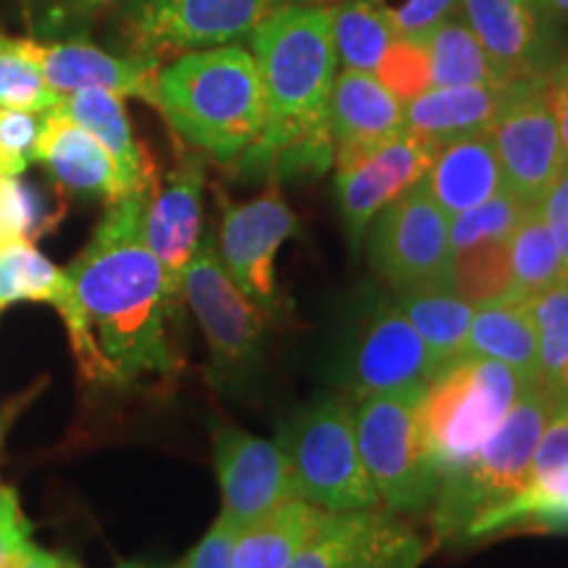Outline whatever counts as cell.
Returning <instances> with one entry per match:
<instances>
[{
    "label": "cell",
    "mask_w": 568,
    "mask_h": 568,
    "mask_svg": "<svg viewBox=\"0 0 568 568\" xmlns=\"http://www.w3.org/2000/svg\"><path fill=\"white\" fill-rule=\"evenodd\" d=\"M182 297L201 324L219 374L240 379L258 364L266 329L261 314L264 308H258L226 274L213 230L203 232L201 245L184 272Z\"/></svg>",
    "instance_id": "10"
},
{
    "label": "cell",
    "mask_w": 568,
    "mask_h": 568,
    "mask_svg": "<svg viewBox=\"0 0 568 568\" xmlns=\"http://www.w3.org/2000/svg\"><path fill=\"white\" fill-rule=\"evenodd\" d=\"M124 0H27L34 38L80 40L95 21L116 11Z\"/></svg>",
    "instance_id": "37"
},
{
    "label": "cell",
    "mask_w": 568,
    "mask_h": 568,
    "mask_svg": "<svg viewBox=\"0 0 568 568\" xmlns=\"http://www.w3.org/2000/svg\"><path fill=\"white\" fill-rule=\"evenodd\" d=\"M406 130V103L366 71L345 69L329 95V134L335 155L358 153Z\"/></svg>",
    "instance_id": "20"
},
{
    "label": "cell",
    "mask_w": 568,
    "mask_h": 568,
    "mask_svg": "<svg viewBox=\"0 0 568 568\" xmlns=\"http://www.w3.org/2000/svg\"><path fill=\"white\" fill-rule=\"evenodd\" d=\"M13 568H80L74 560L61 556V552H51V550H42L38 545H30L24 550V556L19 558V564Z\"/></svg>",
    "instance_id": "48"
},
{
    "label": "cell",
    "mask_w": 568,
    "mask_h": 568,
    "mask_svg": "<svg viewBox=\"0 0 568 568\" xmlns=\"http://www.w3.org/2000/svg\"><path fill=\"white\" fill-rule=\"evenodd\" d=\"M560 403H564V406H568V372H566L564 387H560Z\"/></svg>",
    "instance_id": "51"
},
{
    "label": "cell",
    "mask_w": 568,
    "mask_h": 568,
    "mask_svg": "<svg viewBox=\"0 0 568 568\" xmlns=\"http://www.w3.org/2000/svg\"><path fill=\"white\" fill-rule=\"evenodd\" d=\"M295 211L284 201L276 187H268L255 201L230 205L219 226V258L237 284L258 308L276 311V251L295 237Z\"/></svg>",
    "instance_id": "13"
},
{
    "label": "cell",
    "mask_w": 568,
    "mask_h": 568,
    "mask_svg": "<svg viewBox=\"0 0 568 568\" xmlns=\"http://www.w3.org/2000/svg\"><path fill=\"white\" fill-rule=\"evenodd\" d=\"M527 382L514 368L466 353L437 374L418 400V437L437 474L464 466L516 403Z\"/></svg>",
    "instance_id": "5"
},
{
    "label": "cell",
    "mask_w": 568,
    "mask_h": 568,
    "mask_svg": "<svg viewBox=\"0 0 568 568\" xmlns=\"http://www.w3.org/2000/svg\"><path fill=\"white\" fill-rule=\"evenodd\" d=\"M45 113L0 105V176H21L34 163Z\"/></svg>",
    "instance_id": "39"
},
{
    "label": "cell",
    "mask_w": 568,
    "mask_h": 568,
    "mask_svg": "<svg viewBox=\"0 0 568 568\" xmlns=\"http://www.w3.org/2000/svg\"><path fill=\"white\" fill-rule=\"evenodd\" d=\"M329 11L337 61L351 71L374 74L389 42L395 40L393 27L361 0H332Z\"/></svg>",
    "instance_id": "32"
},
{
    "label": "cell",
    "mask_w": 568,
    "mask_h": 568,
    "mask_svg": "<svg viewBox=\"0 0 568 568\" xmlns=\"http://www.w3.org/2000/svg\"><path fill=\"white\" fill-rule=\"evenodd\" d=\"M545 6H548V9L556 13V17H560V13H566L568 17V0H542Z\"/></svg>",
    "instance_id": "50"
},
{
    "label": "cell",
    "mask_w": 568,
    "mask_h": 568,
    "mask_svg": "<svg viewBox=\"0 0 568 568\" xmlns=\"http://www.w3.org/2000/svg\"><path fill=\"white\" fill-rule=\"evenodd\" d=\"M510 258V293L518 301H531L552 284L564 282V261H560L558 245L545 224L539 203L529 205L524 219L518 222L514 234L508 237Z\"/></svg>",
    "instance_id": "31"
},
{
    "label": "cell",
    "mask_w": 568,
    "mask_h": 568,
    "mask_svg": "<svg viewBox=\"0 0 568 568\" xmlns=\"http://www.w3.org/2000/svg\"><path fill=\"white\" fill-rule=\"evenodd\" d=\"M264 88V130L237 161L251 176L322 174L335 161L329 95L337 77L329 3L284 6L247 34Z\"/></svg>",
    "instance_id": "2"
},
{
    "label": "cell",
    "mask_w": 568,
    "mask_h": 568,
    "mask_svg": "<svg viewBox=\"0 0 568 568\" xmlns=\"http://www.w3.org/2000/svg\"><path fill=\"white\" fill-rule=\"evenodd\" d=\"M53 111L69 116L71 122L84 126V130L101 140V145L116 161L126 195L148 193L153 187V161L132 130L130 113H126L122 95L109 90L69 92V95H61V101Z\"/></svg>",
    "instance_id": "23"
},
{
    "label": "cell",
    "mask_w": 568,
    "mask_h": 568,
    "mask_svg": "<svg viewBox=\"0 0 568 568\" xmlns=\"http://www.w3.org/2000/svg\"><path fill=\"white\" fill-rule=\"evenodd\" d=\"M32 521L21 510L17 489L0 485V568H13L32 545Z\"/></svg>",
    "instance_id": "42"
},
{
    "label": "cell",
    "mask_w": 568,
    "mask_h": 568,
    "mask_svg": "<svg viewBox=\"0 0 568 568\" xmlns=\"http://www.w3.org/2000/svg\"><path fill=\"white\" fill-rule=\"evenodd\" d=\"M332 514L335 510L318 508L303 497H290L240 529L234 568H284L322 531Z\"/></svg>",
    "instance_id": "24"
},
{
    "label": "cell",
    "mask_w": 568,
    "mask_h": 568,
    "mask_svg": "<svg viewBox=\"0 0 568 568\" xmlns=\"http://www.w3.org/2000/svg\"><path fill=\"white\" fill-rule=\"evenodd\" d=\"M397 305L429 347L439 372L466 355L474 305L453 287H418L397 293Z\"/></svg>",
    "instance_id": "28"
},
{
    "label": "cell",
    "mask_w": 568,
    "mask_h": 568,
    "mask_svg": "<svg viewBox=\"0 0 568 568\" xmlns=\"http://www.w3.org/2000/svg\"><path fill=\"white\" fill-rule=\"evenodd\" d=\"M539 345L537 382L560 395L568 372V280L529 301Z\"/></svg>",
    "instance_id": "34"
},
{
    "label": "cell",
    "mask_w": 568,
    "mask_h": 568,
    "mask_svg": "<svg viewBox=\"0 0 568 568\" xmlns=\"http://www.w3.org/2000/svg\"><path fill=\"white\" fill-rule=\"evenodd\" d=\"M45 226V205L21 176H0V243L32 240Z\"/></svg>",
    "instance_id": "40"
},
{
    "label": "cell",
    "mask_w": 568,
    "mask_h": 568,
    "mask_svg": "<svg viewBox=\"0 0 568 568\" xmlns=\"http://www.w3.org/2000/svg\"><path fill=\"white\" fill-rule=\"evenodd\" d=\"M17 303L51 305L67 332L77 324V297L67 268L55 266L32 240L0 243V314Z\"/></svg>",
    "instance_id": "27"
},
{
    "label": "cell",
    "mask_w": 568,
    "mask_h": 568,
    "mask_svg": "<svg viewBox=\"0 0 568 568\" xmlns=\"http://www.w3.org/2000/svg\"><path fill=\"white\" fill-rule=\"evenodd\" d=\"M406 531L389 514L339 510L284 568H355Z\"/></svg>",
    "instance_id": "26"
},
{
    "label": "cell",
    "mask_w": 568,
    "mask_h": 568,
    "mask_svg": "<svg viewBox=\"0 0 568 568\" xmlns=\"http://www.w3.org/2000/svg\"><path fill=\"white\" fill-rule=\"evenodd\" d=\"M539 211H542L545 224H548L552 240H556L560 261H564V274L568 280V161L550 187L545 190L542 201H539Z\"/></svg>",
    "instance_id": "45"
},
{
    "label": "cell",
    "mask_w": 568,
    "mask_h": 568,
    "mask_svg": "<svg viewBox=\"0 0 568 568\" xmlns=\"http://www.w3.org/2000/svg\"><path fill=\"white\" fill-rule=\"evenodd\" d=\"M424 393L361 397L353 408L355 439L368 479L389 510L424 514L435 503L439 474L418 437L416 410Z\"/></svg>",
    "instance_id": "8"
},
{
    "label": "cell",
    "mask_w": 568,
    "mask_h": 568,
    "mask_svg": "<svg viewBox=\"0 0 568 568\" xmlns=\"http://www.w3.org/2000/svg\"><path fill=\"white\" fill-rule=\"evenodd\" d=\"M439 368L422 335L397 303H379L366 316L353 353L355 397L424 393Z\"/></svg>",
    "instance_id": "17"
},
{
    "label": "cell",
    "mask_w": 568,
    "mask_h": 568,
    "mask_svg": "<svg viewBox=\"0 0 568 568\" xmlns=\"http://www.w3.org/2000/svg\"><path fill=\"white\" fill-rule=\"evenodd\" d=\"M34 161L42 163L55 187L69 195L103 203L126 197L113 155L95 134L59 111H48L42 116Z\"/></svg>",
    "instance_id": "19"
},
{
    "label": "cell",
    "mask_w": 568,
    "mask_h": 568,
    "mask_svg": "<svg viewBox=\"0 0 568 568\" xmlns=\"http://www.w3.org/2000/svg\"><path fill=\"white\" fill-rule=\"evenodd\" d=\"M529 205L521 201L514 190L503 187L489 201L474 205L458 216L450 219V247L453 253L464 251L474 243H485V240H508L518 222L524 219Z\"/></svg>",
    "instance_id": "35"
},
{
    "label": "cell",
    "mask_w": 568,
    "mask_h": 568,
    "mask_svg": "<svg viewBox=\"0 0 568 568\" xmlns=\"http://www.w3.org/2000/svg\"><path fill=\"white\" fill-rule=\"evenodd\" d=\"M510 82L458 84V88H429L424 95L406 103V126L437 145L493 130L495 119L506 109Z\"/></svg>",
    "instance_id": "22"
},
{
    "label": "cell",
    "mask_w": 568,
    "mask_h": 568,
    "mask_svg": "<svg viewBox=\"0 0 568 568\" xmlns=\"http://www.w3.org/2000/svg\"><path fill=\"white\" fill-rule=\"evenodd\" d=\"M514 527L545 531H568V471L552 477L529 479L527 487L508 503L487 510L466 531L468 537H487Z\"/></svg>",
    "instance_id": "30"
},
{
    "label": "cell",
    "mask_w": 568,
    "mask_h": 568,
    "mask_svg": "<svg viewBox=\"0 0 568 568\" xmlns=\"http://www.w3.org/2000/svg\"><path fill=\"white\" fill-rule=\"evenodd\" d=\"M213 464L222 487V514L237 529L297 497L293 466L282 447L240 426H213Z\"/></svg>",
    "instance_id": "14"
},
{
    "label": "cell",
    "mask_w": 568,
    "mask_h": 568,
    "mask_svg": "<svg viewBox=\"0 0 568 568\" xmlns=\"http://www.w3.org/2000/svg\"><path fill=\"white\" fill-rule=\"evenodd\" d=\"M374 77L393 92L397 101H414L432 88V67L426 48L418 40L395 38L382 55Z\"/></svg>",
    "instance_id": "38"
},
{
    "label": "cell",
    "mask_w": 568,
    "mask_h": 568,
    "mask_svg": "<svg viewBox=\"0 0 568 568\" xmlns=\"http://www.w3.org/2000/svg\"><path fill=\"white\" fill-rule=\"evenodd\" d=\"M17 48L30 59L48 88L59 95L80 90H109L122 98H140L151 103L155 71L161 63L130 53H111L80 40L13 38Z\"/></svg>",
    "instance_id": "18"
},
{
    "label": "cell",
    "mask_w": 568,
    "mask_h": 568,
    "mask_svg": "<svg viewBox=\"0 0 568 568\" xmlns=\"http://www.w3.org/2000/svg\"><path fill=\"white\" fill-rule=\"evenodd\" d=\"M437 151L435 140L406 126L366 151L335 155L337 203L353 247L361 245L376 213L424 180Z\"/></svg>",
    "instance_id": "12"
},
{
    "label": "cell",
    "mask_w": 568,
    "mask_h": 568,
    "mask_svg": "<svg viewBox=\"0 0 568 568\" xmlns=\"http://www.w3.org/2000/svg\"><path fill=\"white\" fill-rule=\"evenodd\" d=\"M113 568H176V566H163V564H145V560H126V564H119Z\"/></svg>",
    "instance_id": "49"
},
{
    "label": "cell",
    "mask_w": 568,
    "mask_h": 568,
    "mask_svg": "<svg viewBox=\"0 0 568 568\" xmlns=\"http://www.w3.org/2000/svg\"><path fill=\"white\" fill-rule=\"evenodd\" d=\"M368 226V261L395 293L453 287L450 219L424 182L397 195Z\"/></svg>",
    "instance_id": "9"
},
{
    "label": "cell",
    "mask_w": 568,
    "mask_h": 568,
    "mask_svg": "<svg viewBox=\"0 0 568 568\" xmlns=\"http://www.w3.org/2000/svg\"><path fill=\"white\" fill-rule=\"evenodd\" d=\"M422 182L447 219L489 201L506 187L493 134H468L439 145Z\"/></svg>",
    "instance_id": "21"
},
{
    "label": "cell",
    "mask_w": 568,
    "mask_h": 568,
    "mask_svg": "<svg viewBox=\"0 0 568 568\" xmlns=\"http://www.w3.org/2000/svg\"><path fill=\"white\" fill-rule=\"evenodd\" d=\"M460 11L506 80L550 74L566 53L558 17L542 0H460Z\"/></svg>",
    "instance_id": "15"
},
{
    "label": "cell",
    "mask_w": 568,
    "mask_h": 568,
    "mask_svg": "<svg viewBox=\"0 0 568 568\" xmlns=\"http://www.w3.org/2000/svg\"><path fill=\"white\" fill-rule=\"evenodd\" d=\"M240 529L224 514L211 524L201 542L184 556L176 568H234V542Z\"/></svg>",
    "instance_id": "44"
},
{
    "label": "cell",
    "mask_w": 568,
    "mask_h": 568,
    "mask_svg": "<svg viewBox=\"0 0 568 568\" xmlns=\"http://www.w3.org/2000/svg\"><path fill=\"white\" fill-rule=\"evenodd\" d=\"M301 3L316 0H124L116 9L119 48L166 63L243 40L274 11Z\"/></svg>",
    "instance_id": "7"
},
{
    "label": "cell",
    "mask_w": 568,
    "mask_h": 568,
    "mask_svg": "<svg viewBox=\"0 0 568 568\" xmlns=\"http://www.w3.org/2000/svg\"><path fill=\"white\" fill-rule=\"evenodd\" d=\"M151 105L190 148L219 163H237L264 130L258 63L234 42L161 63Z\"/></svg>",
    "instance_id": "3"
},
{
    "label": "cell",
    "mask_w": 568,
    "mask_h": 568,
    "mask_svg": "<svg viewBox=\"0 0 568 568\" xmlns=\"http://www.w3.org/2000/svg\"><path fill=\"white\" fill-rule=\"evenodd\" d=\"M466 353L500 361L514 368L524 382H537L539 345L529 301L506 295L493 303L474 305Z\"/></svg>",
    "instance_id": "25"
},
{
    "label": "cell",
    "mask_w": 568,
    "mask_h": 568,
    "mask_svg": "<svg viewBox=\"0 0 568 568\" xmlns=\"http://www.w3.org/2000/svg\"><path fill=\"white\" fill-rule=\"evenodd\" d=\"M361 3L382 13L393 27L395 38L408 40H424L426 32L460 9V0H361Z\"/></svg>",
    "instance_id": "41"
},
{
    "label": "cell",
    "mask_w": 568,
    "mask_h": 568,
    "mask_svg": "<svg viewBox=\"0 0 568 568\" xmlns=\"http://www.w3.org/2000/svg\"><path fill=\"white\" fill-rule=\"evenodd\" d=\"M148 193L109 203L88 245L67 266L77 297L69 343L90 385L132 387L180 372L166 329L176 301L142 232Z\"/></svg>",
    "instance_id": "1"
},
{
    "label": "cell",
    "mask_w": 568,
    "mask_h": 568,
    "mask_svg": "<svg viewBox=\"0 0 568 568\" xmlns=\"http://www.w3.org/2000/svg\"><path fill=\"white\" fill-rule=\"evenodd\" d=\"M293 466L297 497L324 510H368L379 495L368 479L355 439L353 410L324 397L295 410L280 429L276 443Z\"/></svg>",
    "instance_id": "6"
},
{
    "label": "cell",
    "mask_w": 568,
    "mask_h": 568,
    "mask_svg": "<svg viewBox=\"0 0 568 568\" xmlns=\"http://www.w3.org/2000/svg\"><path fill=\"white\" fill-rule=\"evenodd\" d=\"M558 406V393L539 382H527L477 456L439 477L432 503L439 537H466L479 516L527 487L537 443Z\"/></svg>",
    "instance_id": "4"
},
{
    "label": "cell",
    "mask_w": 568,
    "mask_h": 568,
    "mask_svg": "<svg viewBox=\"0 0 568 568\" xmlns=\"http://www.w3.org/2000/svg\"><path fill=\"white\" fill-rule=\"evenodd\" d=\"M560 471H568V406H564V403L550 416V422L545 424L535 458H531L529 479L552 477V474Z\"/></svg>",
    "instance_id": "43"
},
{
    "label": "cell",
    "mask_w": 568,
    "mask_h": 568,
    "mask_svg": "<svg viewBox=\"0 0 568 568\" xmlns=\"http://www.w3.org/2000/svg\"><path fill=\"white\" fill-rule=\"evenodd\" d=\"M510 282L508 240H485L453 253V290L471 305L506 297Z\"/></svg>",
    "instance_id": "33"
},
{
    "label": "cell",
    "mask_w": 568,
    "mask_h": 568,
    "mask_svg": "<svg viewBox=\"0 0 568 568\" xmlns=\"http://www.w3.org/2000/svg\"><path fill=\"white\" fill-rule=\"evenodd\" d=\"M426 48L432 67V88H458V84L510 82L485 51L464 11H453L435 30L418 40Z\"/></svg>",
    "instance_id": "29"
},
{
    "label": "cell",
    "mask_w": 568,
    "mask_h": 568,
    "mask_svg": "<svg viewBox=\"0 0 568 568\" xmlns=\"http://www.w3.org/2000/svg\"><path fill=\"white\" fill-rule=\"evenodd\" d=\"M205 155L182 151L163 182H153L145 205V243L166 274L169 293L182 301V280L203 237Z\"/></svg>",
    "instance_id": "16"
},
{
    "label": "cell",
    "mask_w": 568,
    "mask_h": 568,
    "mask_svg": "<svg viewBox=\"0 0 568 568\" xmlns=\"http://www.w3.org/2000/svg\"><path fill=\"white\" fill-rule=\"evenodd\" d=\"M424 558H426L424 542L414 535V531L406 529L400 537L393 539L387 548L374 552L372 558L364 560V564L355 568H418Z\"/></svg>",
    "instance_id": "46"
},
{
    "label": "cell",
    "mask_w": 568,
    "mask_h": 568,
    "mask_svg": "<svg viewBox=\"0 0 568 568\" xmlns=\"http://www.w3.org/2000/svg\"><path fill=\"white\" fill-rule=\"evenodd\" d=\"M59 101V92L48 88L38 69L17 48L13 34L0 32V105L48 113Z\"/></svg>",
    "instance_id": "36"
},
{
    "label": "cell",
    "mask_w": 568,
    "mask_h": 568,
    "mask_svg": "<svg viewBox=\"0 0 568 568\" xmlns=\"http://www.w3.org/2000/svg\"><path fill=\"white\" fill-rule=\"evenodd\" d=\"M493 142L503 182L527 203L542 201L560 169L564 142L550 95V74L514 80L506 109L495 119Z\"/></svg>",
    "instance_id": "11"
},
{
    "label": "cell",
    "mask_w": 568,
    "mask_h": 568,
    "mask_svg": "<svg viewBox=\"0 0 568 568\" xmlns=\"http://www.w3.org/2000/svg\"><path fill=\"white\" fill-rule=\"evenodd\" d=\"M550 95L552 109H556L560 142H564V155L568 161V51L560 55L556 69L550 71Z\"/></svg>",
    "instance_id": "47"
}]
</instances>
